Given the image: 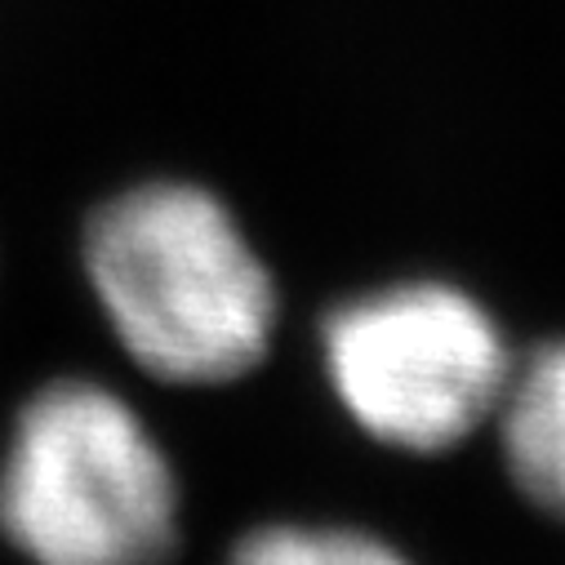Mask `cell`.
Wrapping results in <instances>:
<instances>
[{"label":"cell","mask_w":565,"mask_h":565,"mask_svg":"<svg viewBox=\"0 0 565 565\" xmlns=\"http://www.w3.org/2000/svg\"><path fill=\"white\" fill-rule=\"evenodd\" d=\"M85 263L116 343L152 379L232 383L271 348V276L236 218L192 183L107 201L89 223Z\"/></svg>","instance_id":"cell-1"},{"label":"cell","mask_w":565,"mask_h":565,"mask_svg":"<svg viewBox=\"0 0 565 565\" xmlns=\"http://www.w3.org/2000/svg\"><path fill=\"white\" fill-rule=\"evenodd\" d=\"M326 374L352 423L409 455L463 446L494 418L512 361L490 312L455 286L414 280L330 312Z\"/></svg>","instance_id":"cell-3"},{"label":"cell","mask_w":565,"mask_h":565,"mask_svg":"<svg viewBox=\"0 0 565 565\" xmlns=\"http://www.w3.org/2000/svg\"><path fill=\"white\" fill-rule=\"evenodd\" d=\"M0 530L32 565H166L179 543V477L129 401L58 379L14 418Z\"/></svg>","instance_id":"cell-2"},{"label":"cell","mask_w":565,"mask_h":565,"mask_svg":"<svg viewBox=\"0 0 565 565\" xmlns=\"http://www.w3.org/2000/svg\"><path fill=\"white\" fill-rule=\"evenodd\" d=\"M494 418L512 486L539 512L565 521V339L512 370Z\"/></svg>","instance_id":"cell-4"},{"label":"cell","mask_w":565,"mask_h":565,"mask_svg":"<svg viewBox=\"0 0 565 565\" xmlns=\"http://www.w3.org/2000/svg\"><path fill=\"white\" fill-rule=\"evenodd\" d=\"M227 565H409L392 543L348 525H263Z\"/></svg>","instance_id":"cell-5"}]
</instances>
